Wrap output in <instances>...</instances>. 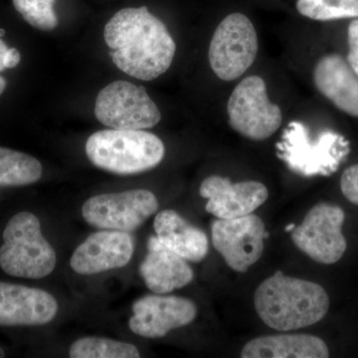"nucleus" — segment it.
<instances>
[{
    "instance_id": "obj_1",
    "label": "nucleus",
    "mask_w": 358,
    "mask_h": 358,
    "mask_svg": "<svg viewBox=\"0 0 358 358\" xmlns=\"http://www.w3.org/2000/svg\"><path fill=\"white\" fill-rule=\"evenodd\" d=\"M103 35L113 63L129 77L152 81L173 64L176 42L166 25L147 6L117 11Z\"/></svg>"
},
{
    "instance_id": "obj_2",
    "label": "nucleus",
    "mask_w": 358,
    "mask_h": 358,
    "mask_svg": "<svg viewBox=\"0 0 358 358\" xmlns=\"http://www.w3.org/2000/svg\"><path fill=\"white\" fill-rule=\"evenodd\" d=\"M254 305L260 319L271 329L296 331L324 319L329 312V298L317 282L277 271L257 288Z\"/></svg>"
},
{
    "instance_id": "obj_3",
    "label": "nucleus",
    "mask_w": 358,
    "mask_h": 358,
    "mask_svg": "<svg viewBox=\"0 0 358 358\" xmlns=\"http://www.w3.org/2000/svg\"><path fill=\"white\" fill-rule=\"evenodd\" d=\"M87 157L109 173L129 176L159 166L166 148L159 136L143 129H103L87 140Z\"/></svg>"
},
{
    "instance_id": "obj_4",
    "label": "nucleus",
    "mask_w": 358,
    "mask_h": 358,
    "mask_svg": "<svg viewBox=\"0 0 358 358\" xmlns=\"http://www.w3.org/2000/svg\"><path fill=\"white\" fill-rule=\"evenodd\" d=\"M0 247V267L13 277L38 280L53 272L57 262L53 247L43 237L39 219L22 211L7 223Z\"/></svg>"
},
{
    "instance_id": "obj_5",
    "label": "nucleus",
    "mask_w": 358,
    "mask_h": 358,
    "mask_svg": "<svg viewBox=\"0 0 358 358\" xmlns=\"http://www.w3.org/2000/svg\"><path fill=\"white\" fill-rule=\"evenodd\" d=\"M277 148L278 157L303 176H329L350 152L348 141L341 134L327 131L312 140L305 124L299 122H289Z\"/></svg>"
},
{
    "instance_id": "obj_6",
    "label": "nucleus",
    "mask_w": 358,
    "mask_h": 358,
    "mask_svg": "<svg viewBox=\"0 0 358 358\" xmlns=\"http://www.w3.org/2000/svg\"><path fill=\"white\" fill-rule=\"evenodd\" d=\"M258 35L252 21L242 13L226 16L216 28L208 58L214 74L223 81H234L255 62Z\"/></svg>"
},
{
    "instance_id": "obj_7",
    "label": "nucleus",
    "mask_w": 358,
    "mask_h": 358,
    "mask_svg": "<svg viewBox=\"0 0 358 358\" xmlns=\"http://www.w3.org/2000/svg\"><path fill=\"white\" fill-rule=\"evenodd\" d=\"M96 119L115 129H147L157 126L162 114L143 86L115 81L101 90L96 98Z\"/></svg>"
},
{
    "instance_id": "obj_8",
    "label": "nucleus",
    "mask_w": 358,
    "mask_h": 358,
    "mask_svg": "<svg viewBox=\"0 0 358 358\" xmlns=\"http://www.w3.org/2000/svg\"><path fill=\"white\" fill-rule=\"evenodd\" d=\"M229 124L237 133L253 141L267 140L281 127L282 110L271 102L262 78L242 80L231 94L227 105Z\"/></svg>"
},
{
    "instance_id": "obj_9",
    "label": "nucleus",
    "mask_w": 358,
    "mask_h": 358,
    "mask_svg": "<svg viewBox=\"0 0 358 358\" xmlns=\"http://www.w3.org/2000/svg\"><path fill=\"white\" fill-rule=\"evenodd\" d=\"M345 211L336 205L319 203L308 212L303 223L292 231L296 248L324 265H333L345 255L348 243L343 234Z\"/></svg>"
},
{
    "instance_id": "obj_10",
    "label": "nucleus",
    "mask_w": 358,
    "mask_h": 358,
    "mask_svg": "<svg viewBox=\"0 0 358 358\" xmlns=\"http://www.w3.org/2000/svg\"><path fill=\"white\" fill-rule=\"evenodd\" d=\"M159 208L154 193L133 189L96 195L85 202L82 215L99 229L131 232L143 225Z\"/></svg>"
},
{
    "instance_id": "obj_11",
    "label": "nucleus",
    "mask_w": 358,
    "mask_h": 358,
    "mask_svg": "<svg viewBox=\"0 0 358 358\" xmlns=\"http://www.w3.org/2000/svg\"><path fill=\"white\" fill-rule=\"evenodd\" d=\"M212 244L228 267L245 273L263 255L268 238L265 223L256 214L242 217L216 219L211 226Z\"/></svg>"
},
{
    "instance_id": "obj_12",
    "label": "nucleus",
    "mask_w": 358,
    "mask_h": 358,
    "mask_svg": "<svg viewBox=\"0 0 358 358\" xmlns=\"http://www.w3.org/2000/svg\"><path fill=\"white\" fill-rule=\"evenodd\" d=\"M129 327L134 334L147 338L166 336L173 329L192 324L197 315L192 301L176 296L150 294L134 303Z\"/></svg>"
},
{
    "instance_id": "obj_13",
    "label": "nucleus",
    "mask_w": 358,
    "mask_h": 358,
    "mask_svg": "<svg viewBox=\"0 0 358 358\" xmlns=\"http://www.w3.org/2000/svg\"><path fill=\"white\" fill-rule=\"evenodd\" d=\"M199 193L208 199L205 209L220 219L242 217L253 213L267 201L268 190L255 180L231 182L229 178L211 176L200 185Z\"/></svg>"
},
{
    "instance_id": "obj_14",
    "label": "nucleus",
    "mask_w": 358,
    "mask_h": 358,
    "mask_svg": "<svg viewBox=\"0 0 358 358\" xmlns=\"http://www.w3.org/2000/svg\"><path fill=\"white\" fill-rule=\"evenodd\" d=\"M134 239L128 232L99 231L87 238L71 257V268L80 275H95L124 267L133 257Z\"/></svg>"
},
{
    "instance_id": "obj_15",
    "label": "nucleus",
    "mask_w": 358,
    "mask_h": 358,
    "mask_svg": "<svg viewBox=\"0 0 358 358\" xmlns=\"http://www.w3.org/2000/svg\"><path fill=\"white\" fill-rule=\"evenodd\" d=\"M57 312V301L46 291L0 282V326H43Z\"/></svg>"
},
{
    "instance_id": "obj_16",
    "label": "nucleus",
    "mask_w": 358,
    "mask_h": 358,
    "mask_svg": "<svg viewBox=\"0 0 358 358\" xmlns=\"http://www.w3.org/2000/svg\"><path fill=\"white\" fill-rule=\"evenodd\" d=\"M148 250L140 274L150 291L169 294L192 282L194 274L185 259L166 248L157 236L150 238Z\"/></svg>"
},
{
    "instance_id": "obj_17",
    "label": "nucleus",
    "mask_w": 358,
    "mask_h": 358,
    "mask_svg": "<svg viewBox=\"0 0 358 358\" xmlns=\"http://www.w3.org/2000/svg\"><path fill=\"white\" fill-rule=\"evenodd\" d=\"M313 81L338 109L358 117V76L341 55L329 54L320 59L313 70Z\"/></svg>"
},
{
    "instance_id": "obj_18",
    "label": "nucleus",
    "mask_w": 358,
    "mask_h": 358,
    "mask_svg": "<svg viewBox=\"0 0 358 358\" xmlns=\"http://www.w3.org/2000/svg\"><path fill=\"white\" fill-rule=\"evenodd\" d=\"M154 228L157 239L181 258L200 262L208 254V238L174 210H164L155 216Z\"/></svg>"
},
{
    "instance_id": "obj_19",
    "label": "nucleus",
    "mask_w": 358,
    "mask_h": 358,
    "mask_svg": "<svg viewBox=\"0 0 358 358\" xmlns=\"http://www.w3.org/2000/svg\"><path fill=\"white\" fill-rule=\"evenodd\" d=\"M329 350L322 338L310 334H275L250 341L242 358H327Z\"/></svg>"
},
{
    "instance_id": "obj_20",
    "label": "nucleus",
    "mask_w": 358,
    "mask_h": 358,
    "mask_svg": "<svg viewBox=\"0 0 358 358\" xmlns=\"http://www.w3.org/2000/svg\"><path fill=\"white\" fill-rule=\"evenodd\" d=\"M42 173V164L32 155L0 147V186L33 185Z\"/></svg>"
},
{
    "instance_id": "obj_21",
    "label": "nucleus",
    "mask_w": 358,
    "mask_h": 358,
    "mask_svg": "<svg viewBox=\"0 0 358 358\" xmlns=\"http://www.w3.org/2000/svg\"><path fill=\"white\" fill-rule=\"evenodd\" d=\"M71 358H138L136 346L113 339L88 336L77 339L71 345Z\"/></svg>"
},
{
    "instance_id": "obj_22",
    "label": "nucleus",
    "mask_w": 358,
    "mask_h": 358,
    "mask_svg": "<svg viewBox=\"0 0 358 358\" xmlns=\"http://www.w3.org/2000/svg\"><path fill=\"white\" fill-rule=\"evenodd\" d=\"M296 9L313 20L358 18V0H298Z\"/></svg>"
},
{
    "instance_id": "obj_23",
    "label": "nucleus",
    "mask_w": 358,
    "mask_h": 358,
    "mask_svg": "<svg viewBox=\"0 0 358 358\" xmlns=\"http://www.w3.org/2000/svg\"><path fill=\"white\" fill-rule=\"evenodd\" d=\"M56 0H13L14 8L23 20L41 31L57 28L58 16L54 10Z\"/></svg>"
},
{
    "instance_id": "obj_24",
    "label": "nucleus",
    "mask_w": 358,
    "mask_h": 358,
    "mask_svg": "<svg viewBox=\"0 0 358 358\" xmlns=\"http://www.w3.org/2000/svg\"><path fill=\"white\" fill-rule=\"evenodd\" d=\"M341 188L346 199L358 205V164H355L343 171L341 179Z\"/></svg>"
},
{
    "instance_id": "obj_25",
    "label": "nucleus",
    "mask_w": 358,
    "mask_h": 358,
    "mask_svg": "<svg viewBox=\"0 0 358 358\" xmlns=\"http://www.w3.org/2000/svg\"><path fill=\"white\" fill-rule=\"evenodd\" d=\"M348 38L350 46L348 62L358 76V20H352L348 26Z\"/></svg>"
},
{
    "instance_id": "obj_26",
    "label": "nucleus",
    "mask_w": 358,
    "mask_h": 358,
    "mask_svg": "<svg viewBox=\"0 0 358 358\" xmlns=\"http://www.w3.org/2000/svg\"><path fill=\"white\" fill-rule=\"evenodd\" d=\"M8 49L7 45L0 38V72L6 69L4 59H6V52L8 51ZM6 80L3 77L0 76V96L6 91Z\"/></svg>"
},
{
    "instance_id": "obj_27",
    "label": "nucleus",
    "mask_w": 358,
    "mask_h": 358,
    "mask_svg": "<svg viewBox=\"0 0 358 358\" xmlns=\"http://www.w3.org/2000/svg\"><path fill=\"white\" fill-rule=\"evenodd\" d=\"M20 60L21 55L20 51L15 48H9L8 51L6 52V59H4L6 69L15 68L16 66L20 64Z\"/></svg>"
},
{
    "instance_id": "obj_28",
    "label": "nucleus",
    "mask_w": 358,
    "mask_h": 358,
    "mask_svg": "<svg viewBox=\"0 0 358 358\" xmlns=\"http://www.w3.org/2000/svg\"><path fill=\"white\" fill-rule=\"evenodd\" d=\"M296 227V226L294 225V223H291L289 224V225L286 226V228H285V231H286V232H292V231H293Z\"/></svg>"
},
{
    "instance_id": "obj_29",
    "label": "nucleus",
    "mask_w": 358,
    "mask_h": 358,
    "mask_svg": "<svg viewBox=\"0 0 358 358\" xmlns=\"http://www.w3.org/2000/svg\"><path fill=\"white\" fill-rule=\"evenodd\" d=\"M3 30H0V36H2V35H3Z\"/></svg>"
}]
</instances>
